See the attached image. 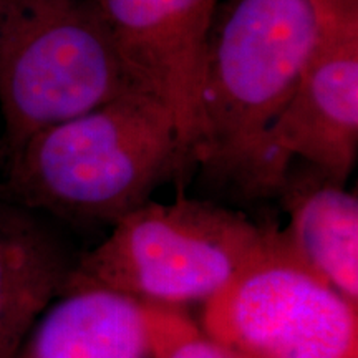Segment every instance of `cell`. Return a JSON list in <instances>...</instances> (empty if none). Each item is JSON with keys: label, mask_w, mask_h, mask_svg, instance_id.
Wrapping results in <instances>:
<instances>
[{"label": "cell", "mask_w": 358, "mask_h": 358, "mask_svg": "<svg viewBox=\"0 0 358 358\" xmlns=\"http://www.w3.org/2000/svg\"><path fill=\"white\" fill-rule=\"evenodd\" d=\"M317 30V0L219 3L201 80L198 168L248 199L280 189L268 133L297 88Z\"/></svg>", "instance_id": "cell-1"}, {"label": "cell", "mask_w": 358, "mask_h": 358, "mask_svg": "<svg viewBox=\"0 0 358 358\" xmlns=\"http://www.w3.org/2000/svg\"><path fill=\"white\" fill-rule=\"evenodd\" d=\"M196 168L168 106L138 88L27 140L7 159L3 201L113 226Z\"/></svg>", "instance_id": "cell-2"}, {"label": "cell", "mask_w": 358, "mask_h": 358, "mask_svg": "<svg viewBox=\"0 0 358 358\" xmlns=\"http://www.w3.org/2000/svg\"><path fill=\"white\" fill-rule=\"evenodd\" d=\"M277 231L211 201H148L78 256L66 290L103 289L146 306L208 302L257 259Z\"/></svg>", "instance_id": "cell-3"}, {"label": "cell", "mask_w": 358, "mask_h": 358, "mask_svg": "<svg viewBox=\"0 0 358 358\" xmlns=\"http://www.w3.org/2000/svg\"><path fill=\"white\" fill-rule=\"evenodd\" d=\"M138 88L96 0H0L6 161L34 134Z\"/></svg>", "instance_id": "cell-4"}, {"label": "cell", "mask_w": 358, "mask_h": 358, "mask_svg": "<svg viewBox=\"0 0 358 358\" xmlns=\"http://www.w3.org/2000/svg\"><path fill=\"white\" fill-rule=\"evenodd\" d=\"M199 327L236 358H358V306L295 256L279 227L203 303Z\"/></svg>", "instance_id": "cell-5"}, {"label": "cell", "mask_w": 358, "mask_h": 358, "mask_svg": "<svg viewBox=\"0 0 358 358\" xmlns=\"http://www.w3.org/2000/svg\"><path fill=\"white\" fill-rule=\"evenodd\" d=\"M317 2L315 43L268 151L282 181L299 159L347 185L358 151V0Z\"/></svg>", "instance_id": "cell-6"}, {"label": "cell", "mask_w": 358, "mask_h": 358, "mask_svg": "<svg viewBox=\"0 0 358 358\" xmlns=\"http://www.w3.org/2000/svg\"><path fill=\"white\" fill-rule=\"evenodd\" d=\"M133 78L199 146V92L219 0H96Z\"/></svg>", "instance_id": "cell-7"}, {"label": "cell", "mask_w": 358, "mask_h": 358, "mask_svg": "<svg viewBox=\"0 0 358 358\" xmlns=\"http://www.w3.org/2000/svg\"><path fill=\"white\" fill-rule=\"evenodd\" d=\"M275 198L287 213L285 244L312 271L358 306V198L322 173L294 159Z\"/></svg>", "instance_id": "cell-8"}, {"label": "cell", "mask_w": 358, "mask_h": 358, "mask_svg": "<svg viewBox=\"0 0 358 358\" xmlns=\"http://www.w3.org/2000/svg\"><path fill=\"white\" fill-rule=\"evenodd\" d=\"M151 306L103 289L66 290L12 358H151Z\"/></svg>", "instance_id": "cell-9"}, {"label": "cell", "mask_w": 358, "mask_h": 358, "mask_svg": "<svg viewBox=\"0 0 358 358\" xmlns=\"http://www.w3.org/2000/svg\"><path fill=\"white\" fill-rule=\"evenodd\" d=\"M77 261L30 209L0 203V358L19 350L38 317L64 294Z\"/></svg>", "instance_id": "cell-10"}, {"label": "cell", "mask_w": 358, "mask_h": 358, "mask_svg": "<svg viewBox=\"0 0 358 358\" xmlns=\"http://www.w3.org/2000/svg\"><path fill=\"white\" fill-rule=\"evenodd\" d=\"M151 358H236L181 308L151 306Z\"/></svg>", "instance_id": "cell-11"}]
</instances>
